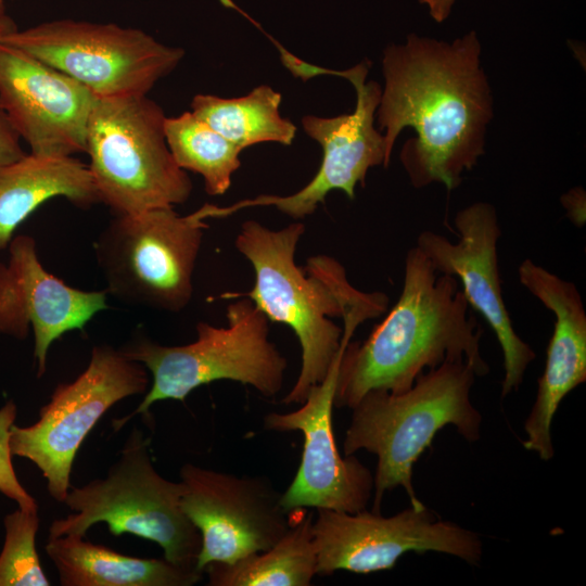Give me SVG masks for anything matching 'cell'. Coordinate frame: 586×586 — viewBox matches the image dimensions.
Returning a JSON list of instances; mask_svg holds the SVG:
<instances>
[{"mask_svg":"<svg viewBox=\"0 0 586 586\" xmlns=\"http://www.w3.org/2000/svg\"><path fill=\"white\" fill-rule=\"evenodd\" d=\"M481 53L474 30L451 42L412 33L383 51L379 129L391 155L402 130H415L400 162L416 189L455 190L485 154L494 101Z\"/></svg>","mask_w":586,"mask_h":586,"instance_id":"6da1fadb","label":"cell"},{"mask_svg":"<svg viewBox=\"0 0 586 586\" xmlns=\"http://www.w3.org/2000/svg\"><path fill=\"white\" fill-rule=\"evenodd\" d=\"M471 310L458 280L438 273L418 246L409 249L397 302L367 339L343 349L334 407L352 409L371 390L404 392L447 360H466L486 375L483 330Z\"/></svg>","mask_w":586,"mask_h":586,"instance_id":"7a4b0ae2","label":"cell"},{"mask_svg":"<svg viewBox=\"0 0 586 586\" xmlns=\"http://www.w3.org/2000/svg\"><path fill=\"white\" fill-rule=\"evenodd\" d=\"M304 232L301 221L272 230L259 221L245 220L234 246L253 266L254 285L246 292L221 295L250 298L270 322L283 323L295 333L302 364L284 404H302L311 387L326 379L354 335L355 324L340 328L332 319L384 294L353 286L343 265L328 255L311 256L304 268L297 266L295 253Z\"/></svg>","mask_w":586,"mask_h":586,"instance_id":"3957f363","label":"cell"},{"mask_svg":"<svg viewBox=\"0 0 586 586\" xmlns=\"http://www.w3.org/2000/svg\"><path fill=\"white\" fill-rule=\"evenodd\" d=\"M475 377L466 360H447L418 375L410 388L371 390L352 408L343 451L365 449L378 457L373 512L381 511L385 492L399 486L411 506H424L412 486V469L441 429L454 425L470 443L480 438L482 416L470 399Z\"/></svg>","mask_w":586,"mask_h":586,"instance_id":"277c9868","label":"cell"},{"mask_svg":"<svg viewBox=\"0 0 586 586\" xmlns=\"http://www.w3.org/2000/svg\"><path fill=\"white\" fill-rule=\"evenodd\" d=\"M231 300L228 324L200 321L196 339L189 344L163 345L139 335L119 348L150 371L152 385L132 413L113 422L115 431L136 415H149L154 403L183 402L194 388L215 381L250 385L267 398L281 391L288 360L269 339V319L250 298Z\"/></svg>","mask_w":586,"mask_h":586,"instance_id":"5b68a950","label":"cell"},{"mask_svg":"<svg viewBox=\"0 0 586 586\" xmlns=\"http://www.w3.org/2000/svg\"><path fill=\"white\" fill-rule=\"evenodd\" d=\"M149 446L150 438L133 426L104 477L71 485L63 504L72 513L51 523L48 538L86 537L102 522L114 536L128 533L154 542L166 560L196 568L201 534L182 510V484L156 471Z\"/></svg>","mask_w":586,"mask_h":586,"instance_id":"8992f818","label":"cell"},{"mask_svg":"<svg viewBox=\"0 0 586 586\" xmlns=\"http://www.w3.org/2000/svg\"><path fill=\"white\" fill-rule=\"evenodd\" d=\"M166 115L148 95L98 98L86 151L99 200L116 215L175 207L192 192L165 137Z\"/></svg>","mask_w":586,"mask_h":586,"instance_id":"52a82bcc","label":"cell"},{"mask_svg":"<svg viewBox=\"0 0 586 586\" xmlns=\"http://www.w3.org/2000/svg\"><path fill=\"white\" fill-rule=\"evenodd\" d=\"M214 204L178 214L161 207L116 215L94 252L107 294L123 303L179 313L193 296V272Z\"/></svg>","mask_w":586,"mask_h":586,"instance_id":"ba28073f","label":"cell"},{"mask_svg":"<svg viewBox=\"0 0 586 586\" xmlns=\"http://www.w3.org/2000/svg\"><path fill=\"white\" fill-rule=\"evenodd\" d=\"M0 41L66 74L97 98L145 95L184 55L141 29L74 20L16 29Z\"/></svg>","mask_w":586,"mask_h":586,"instance_id":"9c48e42d","label":"cell"},{"mask_svg":"<svg viewBox=\"0 0 586 586\" xmlns=\"http://www.w3.org/2000/svg\"><path fill=\"white\" fill-rule=\"evenodd\" d=\"M149 383L142 364L127 358L119 348L94 345L86 369L75 380L54 387L35 423L12 425V455L31 461L46 479L49 495L63 504L75 457L86 436L112 406L146 393Z\"/></svg>","mask_w":586,"mask_h":586,"instance_id":"30bf717a","label":"cell"},{"mask_svg":"<svg viewBox=\"0 0 586 586\" xmlns=\"http://www.w3.org/2000/svg\"><path fill=\"white\" fill-rule=\"evenodd\" d=\"M316 575L345 570L368 574L392 569L406 552L436 551L479 565L482 542L476 533L443 521L425 506L392 515L366 509L341 512L317 509L311 525Z\"/></svg>","mask_w":586,"mask_h":586,"instance_id":"8fae6325","label":"cell"},{"mask_svg":"<svg viewBox=\"0 0 586 586\" xmlns=\"http://www.w3.org/2000/svg\"><path fill=\"white\" fill-rule=\"evenodd\" d=\"M181 507L201 534L196 568L267 550L290 528L282 493L265 476H239L186 463Z\"/></svg>","mask_w":586,"mask_h":586,"instance_id":"7c38bea8","label":"cell"},{"mask_svg":"<svg viewBox=\"0 0 586 586\" xmlns=\"http://www.w3.org/2000/svg\"><path fill=\"white\" fill-rule=\"evenodd\" d=\"M368 69L367 61L345 71L316 67V75L332 74L348 79L355 88L356 105L351 114L302 118L304 131L322 148L321 165L305 187L291 195H258L231 206H219V217L245 207L275 206L298 220L314 214L333 190H341L353 200L357 184L365 187L371 167H387L392 155L384 135L374 127L382 89L377 81H366Z\"/></svg>","mask_w":586,"mask_h":586,"instance_id":"4fadbf2b","label":"cell"},{"mask_svg":"<svg viewBox=\"0 0 586 586\" xmlns=\"http://www.w3.org/2000/svg\"><path fill=\"white\" fill-rule=\"evenodd\" d=\"M454 225L456 242L424 230L417 237L416 246L438 273L458 280L470 307L483 316L495 333L504 358L505 397L519 388L536 355L514 331L502 296L497 251L501 229L496 207L487 202L472 203L456 214Z\"/></svg>","mask_w":586,"mask_h":586,"instance_id":"5bb4252c","label":"cell"},{"mask_svg":"<svg viewBox=\"0 0 586 586\" xmlns=\"http://www.w3.org/2000/svg\"><path fill=\"white\" fill-rule=\"evenodd\" d=\"M343 349L326 379L311 387L301 408L264 417L266 430L301 431L304 435L297 472L281 497L289 513L306 508L355 513L366 509L373 494L371 471L354 455L342 457L334 437L332 411Z\"/></svg>","mask_w":586,"mask_h":586,"instance_id":"9a60e30c","label":"cell"},{"mask_svg":"<svg viewBox=\"0 0 586 586\" xmlns=\"http://www.w3.org/2000/svg\"><path fill=\"white\" fill-rule=\"evenodd\" d=\"M97 97L29 53L0 41V104L30 153L47 157L86 151Z\"/></svg>","mask_w":586,"mask_h":586,"instance_id":"2e32d148","label":"cell"},{"mask_svg":"<svg viewBox=\"0 0 586 586\" xmlns=\"http://www.w3.org/2000/svg\"><path fill=\"white\" fill-rule=\"evenodd\" d=\"M8 250V262L0 263V333L25 340L33 329L37 378H41L51 344L66 332H82L98 313L107 309V292L80 290L49 272L30 235L13 237Z\"/></svg>","mask_w":586,"mask_h":586,"instance_id":"e0dca14e","label":"cell"},{"mask_svg":"<svg viewBox=\"0 0 586 586\" xmlns=\"http://www.w3.org/2000/svg\"><path fill=\"white\" fill-rule=\"evenodd\" d=\"M520 283L555 316L545 369L533 408L524 423L526 440L551 442V423L562 399L586 381V311L576 285L532 259L519 268Z\"/></svg>","mask_w":586,"mask_h":586,"instance_id":"ac0fdd59","label":"cell"},{"mask_svg":"<svg viewBox=\"0 0 586 586\" xmlns=\"http://www.w3.org/2000/svg\"><path fill=\"white\" fill-rule=\"evenodd\" d=\"M64 198L79 208L100 203L88 165L73 156L26 154L0 169V252L40 205Z\"/></svg>","mask_w":586,"mask_h":586,"instance_id":"d6986e66","label":"cell"},{"mask_svg":"<svg viewBox=\"0 0 586 586\" xmlns=\"http://www.w3.org/2000/svg\"><path fill=\"white\" fill-rule=\"evenodd\" d=\"M44 550L62 586H192L204 574L165 558L123 555L77 535L48 538Z\"/></svg>","mask_w":586,"mask_h":586,"instance_id":"ffe728a7","label":"cell"},{"mask_svg":"<svg viewBox=\"0 0 586 586\" xmlns=\"http://www.w3.org/2000/svg\"><path fill=\"white\" fill-rule=\"evenodd\" d=\"M315 514L303 513L270 548L232 563H211L203 573L211 586H308L317 557L311 525Z\"/></svg>","mask_w":586,"mask_h":586,"instance_id":"44dd1931","label":"cell"},{"mask_svg":"<svg viewBox=\"0 0 586 586\" xmlns=\"http://www.w3.org/2000/svg\"><path fill=\"white\" fill-rule=\"evenodd\" d=\"M281 94L260 85L239 98L196 94L191 112L242 150L247 146L276 142L290 145L296 126L279 113Z\"/></svg>","mask_w":586,"mask_h":586,"instance_id":"7402d4cb","label":"cell"},{"mask_svg":"<svg viewBox=\"0 0 586 586\" xmlns=\"http://www.w3.org/2000/svg\"><path fill=\"white\" fill-rule=\"evenodd\" d=\"M165 137L177 165L199 174L205 192L222 195L241 166L240 146L226 139L191 111L165 118Z\"/></svg>","mask_w":586,"mask_h":586,"instance_id":"603a6c76","label":"cell"},{"mask_svg":"<svg viewBox=\"0 0 586 586\" xmlns=\"http://www.w3.org/2000/svg\"><path fill=\"white\" fill-rule=\"evenodd\" d=\"M40 519L38 508L17 509L3 520L0 552V586H49L36 550Z\"/></svg>","mask_w":586,"mask_h":586,"instance_id":"cb8c5ba5","label":"cell"},{"mask_svg":"<svg viewBox=\"0 0 586 586\" xmlns=\"http://www.w3.org/2000/svg\"><path fill=\"white\" fill-rule=\"evenodd\" d=\"M16 413V404L11 399L0 408V493L15 501L17 507L33 509L38 505L18 481L12 463L10 434Z\"/></svg>","mask_w":586,"mask_h":586,"instance_id":"d4e9b609","label":"cell"},{"mask_svg":"<svg viewBox=\"0 0 586 586\" xmlns=\"http://www.w3.org/2000/svg\"><path fill=\"white\" fill-rule=\"evenodd\" d=\"M20 135L0 104V169L11 165L27 153L20 143Z\"/></svg>","mask_w":586,"mask_h":586,"instance_id":"484cf974","label":"cell"},{"mask_svg":"<svg viewBox=\"0 0 586 586\" xmlns=\"http://www.w3.org/2000/svg\"><path fill=\"white\" fill-rule=\"evenodd\" d=\"M582 190H572L563 196V205L568 209L571 221L581 227L585 224V196Z\"/></svg>","mask_w":586,"mask_h":586,"instance_id":"4316f807","label":"cell"},{"mask_svg":"<svg viewBox=\"0 0 586 586\" xmlns=\"http://www.w3.org/2000/svg\"><path fill=\"white\" fill-rule=\"evenodd\" d=\"M420 4L428 8L430 16L436 22L442 23L448 18L456 0H418Z\"/></svg>","mask_w":586,"mask_h":586,"instance_id":"83f0119b","label":"cell"},{"mask_svg":"<svg viewBox=\"0 0 586 586\" xmlns=\"http://www.w3.org/2000/svg\"><path fill=\"white\" fill-rule=\"evenodd\" d=\"M17 29L15 22L7 14L0 16V39Z\"/></svg>","mask_w":586,"mask_h":586,"instance_id":"f1b7e54d","label":"cell"},{"mask_svg":"<svg viewBox=\"0 0 586 586\" xmlns=\"http://www.w3.org/2000/svg\"><path fill=\"white\" fill-rule=\"evenodd\" d=\"M5 5H4V1L3 0H0V16H3L5 15Z\"/></svg>","mask_w":586,"mask_h":586,"instance_id":"f546056e","label":"cell"}]
</instances>
